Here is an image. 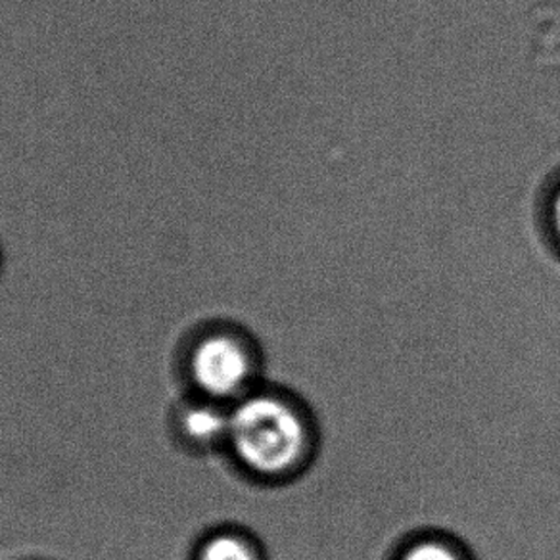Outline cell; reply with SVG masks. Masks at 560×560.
<instances>
[{
    "instance_id": "cell-1",
    "label": "cell",
    "mask_w": 560,
    "mask_h": 560,
    "mask_svg": "<svg viewBox=\"0 0 560 560\" xmlns=\"http://www.w3.org/2000/svg\"><path fill=\"white\" fill-rule=\"evenodd\" d=\"M226 438L236 457L259 475L289 470L304 450V427L296 412L269 396L242 399L229 415Z\"/></svg>"
},
{
    "instance_id": "cell-2",
    "label": "cell",
    "mask_w": 560,
    "mask_h": 560,
    "mask_svg": "<svg viewBox=\"0 0 560 560\" xmlns=\"http://www.w3.org/2000/svg\"><path fill=\"white\" fill-rule=\"evenodd\" d=\"M249 369L248 353L231 336H208L190 355L196 386L218 399L236 396L248 382Z\"/></svg>"
},
{
    "instance_id": "cell-3",
    "label": "cell",
    "mask_w": 560,
    "mask_h": 560,
    "mask_svg": "<svg viewBox=\"0 0 560 560\" xmlns=\"http://www.w3.org/2000/svg\"><path fill=\"white\" fill-rule=\"evenodd\" d=\"M180 430L190 442L211 444L229 434V415L210 405H196L183 412Z\"/></svg>"
},
{
    "instance_id": "cell-4",
    "label": "cell",
    "mask_w": 560,
    "mask_h": 560,
    "mask_svg": "<svg viewBox=\"0 0 560 560\" xmlns=\"http://www.w3.org/2000/svg\"><path fill=\"white\" fill-rule=\"evenodd\" d=\"M198 560H257L256 552L244 539L233 534H219L203 544Z\"/></svg>"
},
{
    "instance_id": "cell-5",
    "label": "cell",
    "mask_w": 560,
    "mask_h": 560,
    "mask_svg": "<svg viewBox=\"0 0 560 560\" xmlns=\"http://www.w3.org/2000/svg\"><path fill=\"white\" fill-rule=\"evenodd\" d=\"M404 560H457V557L444 545L422 544L407 552Z\"/></svg>"
},
{
    "instance_id": "cell-6",
    "label": "cell",
    "mask_w": 560,
    "mask_h": 560,
    "mask_svg": "<svg viewBox=\"0 0 560 560\" xmlns=\"http://www.w3.org/2000/svg\"><path fill=\"white\" fill-rule=\"evenodd\" d=\"M547 223L551 226L552 234L560 244V183L552 188L549 200H547Z\"/></svg>"
}]
</instances>
